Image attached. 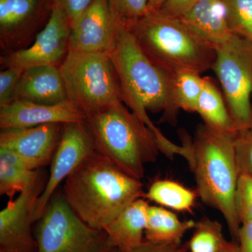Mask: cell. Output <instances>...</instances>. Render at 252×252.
I'll return each mask as SVG.
<instances>
[{
  "label": "cell",
  "mask_w": 252,
  "mask_h": 252,
  "mask_svg": "<svg viewBox=\"0 0 252 252\" xmlns=\"http://www.w3.org/2000/svg\"><path fill=\"white\" fill-rule=\"evenodd\" d=\"M63 194L88 225L103 230L145 193L141 180L94 151L64 180Z\"/></svg>",
  "instance_id": "cell-2"
},
{
  "label": "cell",
  "mask_w": 252,
  "mask_h": 252,
  "mask_svg": "<svg viewBox=\"0 0 252 252\" xmlns=\"http://www.w3.org/2000/svg\"><path fill=\"white\" fill-rule=\"evenodd\" d=\"M63 125L50 124L1 130L0 148L16 154L32 170H39L52 160L61 140Z\"/></svg>",
  "instance_id": "cell-14"
},
{
  "label": "cell",
  "mask_w": 252,
  "mask_h": 252,
  "mask_svg": "<svg viewBox=\"0 0 252 252\" xmlns=\"http://www.w3.org/2000/svg\"><path fill=\"white\" fill-rule=\"evenodd\" d=\"M94 0H51L53 6L65 13L71 24H74Z\"/></svg>",
  "instance_id": "cell-30"
},
{
  "label": "cell",
  "mask_w": 252,
  "mask_h": 252,
  "mask_svg": "<svg viewBox=\"0 0 252 252\" xmlns=\"http://www.w3.org/2000/svg\"><path fill=\"white\" fill-rule=\"evenodd\" d=\"M86 116L72 102L56 104L14 100L0 107L1 130L26 128L50 124L85 122Z\"/></svg>",
  "instance_id": "cell-15"
},
{
  "label": "cell",
  "mask_w": 252,
  "mask_h": 252,
  "mask_svg": "<svg viewBox=\"0 0 252 252\" xmlns=\"http://www.w3.org/2000/svg\"><path fill=\"white\" fill-rule=\"evenodd\" d=\"M188 246L181 243L154 244L144 241L142 245L127 251L112 250L111 252H187Z\"/></svg>",
  "instance_id": "cell-31"
},
{
  "label": "cell",
  "mask_w": 252,
  "mask_h": 252,
  "mask_svg": "<svg viewBox=\"0 0 252 252\" xmlns=\"http://www.w3.org/2000/svg\"><path fill=\"white\" fill-rule=\"evenodd\" d=\"M34 237L38 252H111L104 230L96 229L78 216L63 191H56L41 218Z\"/></svg>",
  "instance_id": "cell-7"
},
{
  "label": "cell",
  "mask_w": 252,
  "mask_h": 252,
  "mask_svg": "<svg viewBox=\"0 0 252 252\" xmlns=\"http://www.w3.org/2000/svg\"><path fill=\"white\" fill-rule=\"evenodd\" d=\"M197 195L177 182L163 180L154 182L144 198L176 211L189 212L195 205Z\"/></svg>",
  "instance_id": "cell-22"
},
{
  "label": "cell",
  "mask_w": 252,
  "mask_h": 252,
  "mask_svg": "<svg viewBox=\"0 0 252 252\" xmlns=\"http://www.w3.org/2000/svg\"><path fill=\"white\" fill-rule=\"evenodd\" d=\"M235 134L214 130L205 124L197 127L193 140L183 137L189 149L187 159L203 203L223 215L232 236L238 240L240 223L235 205L239 177Z\"/></svg>",
  "instance_id": "cell-3"
},
{
  "label": "cell",
  "mask_w": 252,
  "mask_h": 252,
  "mask_svg": "<svg viewBox=\"0 0 252 252\" xmlns=\"http://www.w3.org/2000/svg\"><path fill=\"white\" fill-rule=\"evenodd\" d=\"M119 23L108 0H94L72 25L69 52L109 55L117 39Z\"/></svg>",
  "instance_id": "cell-13"
},
{
  "label": "cell",
  "mask_w": 252,
  "mask_h": 252,
  "mask_svg": "<svg viewBox=\"0 0 252 252\" xmlns=\"http://www.w3.org/2000/svg\"><path fill=\"white\" fill-rule=\"evenodd\" d=\"M72 24L65 13L53 6L51 16L35 40L27 49L1 56L3 69H22L41 65L60 67L69 53Z\"/></svg>",
  "instance_id": "cell-10"
},
{
  "label": "cell",
  "mask_w": 252,
  "mask_h": 252,
  "mask_svg": "<svg viewBox=\"0 0 252 252\" xmlns=\"http://www.w3.org/2000/svg\"><path fill=\"white\" fill-rule=\"evenodd\" d=\"M112 14L123 23L138 19L149 12V0H108Z\"/></svg>",
  "instance_id": "cell-26"
},
{
  "label": "cell",
  "mask_w": 252,
  "mask_h": 252,
  "mask_svg": "<svg viewBox=\"0 0 252 252\" xmlns=\"http://www.w3.org/2000/svg\"><path fill=\"white\" fill-rule=\"evenodd\" d=\"M180 18L215 49L235 34L228 24L222 0H200Z\"/></svg>",
  "instance_id": "cell-17"
},
{
  "label": "cell",
  "mask_w": 252,
  "mask_h": 252,
  "mask_svg": "<svg viewBox=\"0 0 252 252\" xmlns=\"http://www.w3.org/2000/svg\"><path fill=\"white\" fill-rule=\"evenodd\" d=\"M85 124L95 150L137 180L160 152L153 131L123 102L86 118Z\"/></svg>",
  "instance_id": "cell-5"
},
{
  "label": "cell",
  "mask_w": 252,
  "mask_h": 252,
  "mask_svg": "<svg viewBox=\"0 0 252 252\" xmlns=\"http://www.w3.org/2000/svg\"><path fill=\"white\" fill-rule=\"evenodd\" d=\"M199 1L200 0H166L158 11L170 17L180 18Z\"/></svg>",
  "instance_id": "cell-32"
},
{
  "label": "cell",
  "mask_w": 252,
  "mask_h": 252,
  "mask_svg": "<svg viewBox=\"0 0 252 252\" xmlns=\"http://www.w3.org/2000/svg\"><path fill=\"white\" fill-rule=\"evenodd\" d=\"M39 170H32L16 154L0 148V195L11 200L35 180Z\"/></svg>",
  "instance_id": "cell-21"
},
{
  "label": "cell",
  "mask_w": 252,
  "mask_h": 252,
  "mask_svg": "<svg viewBox=\"0 0 252 252\" xmlns=\"http://www.w3.org/2000/svg\"><path fill=\"white\" fill-rule=\"evenodd\" d=\"M238 241L240 252H252V220L242 222Z\"/></svg>",
  "instance_id": "cell-33"
},
{
  "label": "cell",
  "mask_w": 252,
  "mask_h": 252,
  "mask_svg": "<svg viewBox=\"0 0 252 252\" xmlns=\"http://www.w3.org/2000/svg\"><path fill=\"white\" fill-rule=\"evenodd\" d=\"M237 130L252 123V42L234 34L216 49L213 68Z\"/></svg>",
  "instance_id": "cell-8"
},
{
  "label": "cell",
  "mask_w": 252,
  "mask_h": 252,
  "mask_svg": "<svg viewBox=\"0 0 252 252\" xmlns=\"http://www.w3.org/2000/svg\"><path fill=\"white\" fill-rule=\"evenodd\" d=\"M149 205L143 198L137 199L104 227L112 250L127 251L144 243Z\"/></svg>",
  "instance_id": "cell-18"
},
{
  "label": "cell",
  "mask_w": 252,
  "mask_h": 252,
  "mask_svg": "<svg viewBox=\"0 0 252 252\" xmlns=\"http://www.w3.org/2000/svg\"><path fill=\"white\" fill-rule=\"evenodd\" d=\"M250 129H251V130H252V123L251 127H250Z\"/></svg>",
  "instance_id": "cell-36"
},
{
  "label": "cell",
  "mask_w": 252,
  "mask_h": 252,
  "mask_svg": "<svg viewBox=\"0 0 252 252\" xmlns=\"http://www.w3.org/2000/svg\"><path fill=\"white\" fill-rule=\"evenodd\" d=\"M59 67L68 100L86 118L122 102L119 81L109 55L69 52Z\"/></svg>",
  "instance_id": "cell-6"
},
{
  "label": "cell",
  "mask_w": 252,
  "mask_h": 252,
  "mask_svg": "<svg viewBox=\"0 0 252 252\" xmlns=\"http://www.w3.org/2000/svg\"><path fill=\"white\" fill-rule=\"evenodd\" d=\"M230 29L252 42V0H222Z\"/></svg>",
  "instance_id": "cell-25"
},
{
  "label": "cell",
  "mask_w": 252,
  "mask_h": 252,
  "mask_svg": "<svg viewBox=\"0 0 252 252\" xmlns=\"http://www.w3.org/2000/svg\"><path fill=\"white\" fill-rule=\"evenodd\" d=\"M56 104L68 100L60 67L41 65L24 69L13 100Z\"/></svg>",
  "instance_id": "cell-16"
},
{
  "label": "cell",
  "mask_w": 252,
  "mask_h": 252,
  "mask_svg": "<svg viewBox=\"0 0 252 252\" xmlns=\"http://www.w3.org/2000/svg\"><path fill=\"white\" fill-rule=\"evenodd\" d=\"M109 58L117 74L123 103L151 129L157 137L163 134L147 112H162V122H177L174 76L164 72L146 56L124 23H119L117 39Z\"/></svg>",
  "instance_id": "cell-1"
},
{
  "label": "cell",
  "mask_w": 252,
  "mask_h": 252,
  "mask_svg": "<svg viewBox=\"0 0 252 252\" xmlns=\"http://www.w3.org/2000/svg\"><path fill=\"white\" fill-rule=\"evenodd\" d=\"M45 185L40 170L35 180L0 212V252H38L32 225L36 202Z\"/></svg>",
  "instance_id": "cell-12"
},
{
  "label": "cell",
  "mask_w": 252,
  "mask_h": 252,
  "mask_svg": "<svg viewBox=\"0 0 252 252\" xmlns=\"http://www.w3.org/2000/svg\"><path fill=\"white\" fill-rule=\"evenodd\" d=\"M124 24L149 59L170 75L202 74L213 68L216 49L180 18L149 11Z\"/></svg>",
  "instance_id": "cell-4"
},
{
  "label": "cell",
  "mask_w": 252,
  "mask_h": 252,
  "mask_svg": "<svg viewBox=\"0 0 252 252\" xmlns=\"http://www.w3.org/2000/svg\"><path fill=\"white\" fill-rule=\"evenodd\" d=\"M235 157L239 175L246 174L252 177V130L244 129L235 135Z\"/></svg>",
  "instance_id": "cell-28"
},
{
  "label": "cell",
  "mask_w": 252,
  "mask_h": 252,
  "mask_svg": "<svg viewBox=\"0 0 252 252\" xmlns=\"http://www.w3.org/2000/svg\"><path fill=\"white\" fill-rule=\"evenodd\" d=\"M95 150L85 122L63 125L62 135L51 162L50 175L36 202L33 220L37 221L58 187L84 160Z\"/></svg>",
  "instance_id": "cell-11"
},
{
  "label": "cell",
  "mask_w": 252,
  "mask_h": 252,
  "mask_svg": "<svg viewBox=\"0 0 252 252\" xmlns=\"http://www.w3.org/2000/svg\"><path fill=\"white\" fill-rule=\"evenodd\" d=\"M222 252H240V250L238 244L229 243Z\"/></svg>",
  "instance_id": "cell-35"
},
{
  "label": "cell",
  "mask_w": 252,
  "mask_h": 252,
  "mask_svg": "<svg viewBox=\"0 0 252 252\" xmlns=\"http://www.w3.org/2000/svg\"><path fill=\"white\" fill-rule=\"evenodd\" d=\"M166 0H149V11L160 10Z\"/></svg>",
  "instance_id": "cell-34"
},
{
  "label": "cell",
  "mask_w": 252,
  "mask_h": 252,
  "mask_svg": "<svg viewBox=\"0 0 252 252\" xmlns=\"http://www.w3.org/2000/svg\"><path fill=\"white\" fill-rule=\"evenodd\" d=\"M23 71L22 68L8 67L0 72V107L12 102Z\"/></svg>",
  "instance_id": "cell-29"
},
{
  "label": "cell",
  "mask_w": 252,
  "mask_h": 252,
  "mask_svg": "<svg viewBox=\"0 0 252 252\" xmlns=\"http://www.w3.org/2000/svg\"><path fill=\"white\" fill-rule=\"evenodd\" d=\"M197 113L201 117L204 124L214 130L231 134L238 131L223 96L210 77H204Z\"/></svg>",
  "instance_id": "cell-20"
},
{
  "label": "cell",
  "mask_w": 252,
  "mask_h": 252,
  "mask_svg": "<svg viewBox=\"0 0 252 252\" xmlns=\"http://www.w3.org/2000/svg\"><path fill=\"white\" fill-rule=\"evenodd\" d=\"M235 205L240 223L252 220V177L239 175L235 195Z\"/></svg>",
  "instance_id": "cell-27"
},
{
  "label": "cell",
  "mask_w": 252,
  "mask_h": 252,
  "mask_svg": "<svg viewBox=\"0 0 252 252\" xmlns=\"http://www.w3.org/2000/svg\"><path fill=\"white\" fill-rule=\"evenodd\" d=\"M196 222L181 220L175 214L162 207L149 205L144 235L146 240L154 244L181 243L188 230L193 229Z\"/></svg>",
  "instance_id": "cell-19"
},
{
  "label": "cell",
  "mask_w": 252,
  "mask_h": 252,
  "mask_svg": "<svg viewBox=\"0 0 252 252\" xmlns=\"http://www.w3.org/2000/svg\"><path fill=\"white\" fill-rule=\"evenodd\" d=\"M52 9L51 0H0L1 56L31 46Z\"/></svg>",
  "instance_id": "cell-9"
},
{
  "label": "cell",
  "mask_w": 252,
  "mask_h": 252,
  "mask_svg": "<svg viewBox=\"0 0 252 252\" xmlns=\"http://www.w3.org/2000/svg\"><path fill=\"white\" fill-rule=\"evenodd\" d=\"M188 248L190 252H222L229 242L223 233V227L217 220L205 217L196 222Z\"/></svg>",
  "instance_id": "cell-23"
},
{
  "label": "cell",
  "mask_w": 252,
  "mask_h": 252,
  "mask_svg": "<svg viewBox=\"0 0 252 252\" xmlns=\"http://www.w3.org/2000/svg\"><path fill=\"white\" fill-rule=\"evenodd\" d=\"M204 77L193 72H182L174 76V92L178 109L187 112H197L203 91Z\"/></svg>",
  "instance_id": "cell-24"
}]
</instances>
